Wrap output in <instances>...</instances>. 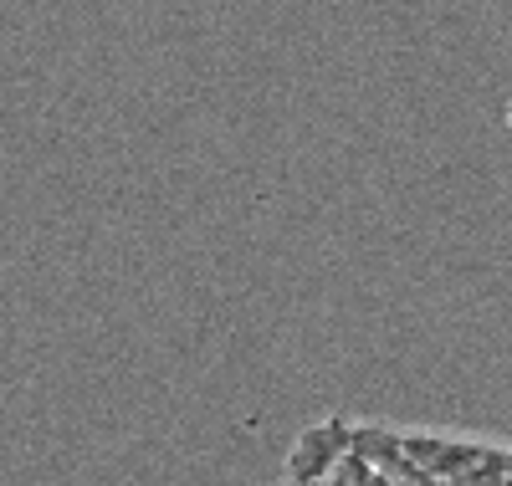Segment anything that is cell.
Returning a JSON list of instances; mask_svg holds the SVG:
<instances>
[{
	"mask_svg": "<svg viewBox=\"0 0 512 486\" xmlns=\"http://www.w3.org/2000/svg\"><path fill=\"white\" fill-rule=\"evenodd\" d=\"M277 486H415L395 425L318 420L292 440Z\"/></svg>",
	"mask_w": 512,
	"mask_h": 486,
	"instance_id": "6da1fadb",
	"label": "cell"
},
{
	"mask_svg": "<svg viewBox=\"0 0 512 486\" xmlns=\"http://www.w3.org/2000/svg\"><path fill=\"white\" fill-rule=\"evenodd\" d=\"M400 446L436 486H512V446L446 430H400Z\"/></svg>",
	"mask_w": 512,
	"mask_h": 486,
	"instance_id": "7a4b0ae2",
	"label": "cell"
}]
</instances>
